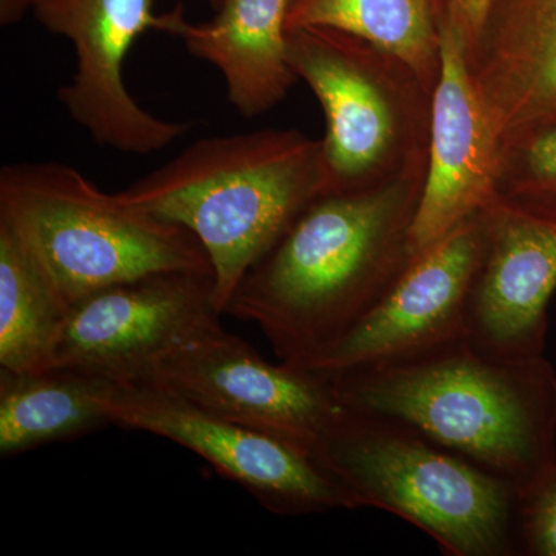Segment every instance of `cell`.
Here are the masks:
<instances>
[{
    "label": "cell",
    "instance_id": "22",
    "mask_svg": "<svg viewBox=\"0 0 556 556\" xmlns=\"http://www.w3.org/2000/svg\"><path fill=\"white\" fill-rule=\"evenodd\" d=\"M208 5L214 7V9H219L222 7V3L225 2V0H206Z\"/></svg>",
    "mask_w": 556,
    "mask_h": 556
},
{
    "label": "cell",
    "instance_id": "11",
    "mask_svg": "<svg viewBox=\"0 0 556 556\" xmlns=\"http://www.w3.org/2000/svg\"><path fill=\"white\" fill-rule=\"evenodd\" d=\"M485 243L482 208L417 252L390 291L308 371L331 378L387 367L466 339L468 300Z\"/></svg>",
    "mask_w": 556,
    "mask_h": 556
},
{
    "label": "cell",
    "instance_id": "8",
    "mask_svg": "<svg viewBox=\"0 0 556 556\" xmlns=\"http://www.w3.org/2000/svg\"><path fill=\"white\" fill-rule=\"evenodd\" d=\"M129 383L156 388L280 439L313 459L345 409L327 378L281 362L269 364L222 324L182 343Z\"/></svg>",
    "mask_w": 556,
    "mask_h": 556
},
{
    "label": "cell",
    "instance_id": "3",
    "mask_svg": "<svg viewBox=\"0 0 556 556\" xmlns=\"http://www.w3.org/2000/svg\"><path fill=\"white\" fill-rule=\"evenodd\" d=\"M328 192L321 139L292 129L200 139L119 199L189 229L206 249L225 314L248 270Z\"/></svg>",
    "mask_w": 556,
    "mask_h": 556
},
{
    "label": "cell",
    "instance_id": "18",
    "mask_svg": "<svg viewBox=\"0 0 556 556\" xmlns=\"http://www.w3.org/2000/svg\"><path fill=\"white\" fill-rule=\"evenodd\" d=\"M328 27L388 51L434 90L441 75L437 0H291L288 30Z\"/></svg>",
    "mask_w": 556,
    "mask_h": 556
},
{
    "label": "cell",
    "instance_id": "21",
    "mask_svg": "<svg viewBox=\"0 0 556 556\" xmlns=\"http://www.w3.org/2000/svg\"><path fill=\"white\" fill-rule=\"evenodd\" d=\"M492 0H437L439 22H447L463 35L467 50L473 46Z\"/></svg>",
    "mask_w": 556,
    "mask_h": 556
},
{
    "label": "cell",
    "instance_id": "16",
    "mask_svg": "<svg viewBox=\"0 0 556 556\" xmlns=\"http://www.w3.org/2000/svg\"><path fill=\"white\" fill-rule=\"evenodd\" d=\"M110 382L76 368L0 369V456L22 455L113 426L105 402Z\"/></svg>",
    "mask_w": 556,
    "mask_h": 556
},
{
    "label": "cell",
    "instance_id": "13",
    "mask_svg": "<svg viewBox=\"0 0 556 556\" xmlns=\"http://www.w3.org/2000/svg\"><path fill=\"white\" fill-rule=\"evenodd\" d=\"M484 212L485 251L468 300L466 340L486 356H544L556 291V218L497 197Z\"/></svg>",
    "mask_w": 556,
    "mask_h": 556
},
{
    "label": "cell",
    "instance_id": "2",
    "mask_svg": "<svg viewBox=\"0 0 556 556\" xmlns=\"http://www.w3.org/2000/svg\"><path fill=\"white\" fill-rule=\"evenodd\" d=\"M327 379L346 408L416 431L519 496L556 466V371L544 356H486L464 339Z\"/></svg>",
    "mask_w": 556,
    "mask_h": 556
},
{
    "label": "cell",
    "instance_id": "20",
    "mask_svg": "<svg viewBox=\"0 0 556 556\" xmlns=\"http://www.w3.org/2000/svg\"><path fill=\"white\" fill-rule=\"evenodd\" d=\"M521 555L556 556V466L519 496Z\"/></svg>",
    "mask_w": 556,
    "mask_h": 556
},
{
    "label": "cell",
    "instance_id": "1",
    "mask_svg": "<svg viewBox=\"0 0 556 556\" xmlns=\"http://www.w3.org/2000/svg\"><path fill=\"white\" fill-rule=\"evenodd\" d=\"M426 174L318 195L248 270L225 314L257 325L281 364L313 367L416 257Z\"/></svg>",
    "mask_w": 556,
    "mask_h": 556
},
{
    "label": "cell",
    "instance_id": "7",
    "mask_svg": "<svg viewBox=\"0 0 556 556\" xmlns=\"http://www.w3.org/2000/svg\"><path fill=\"white\" fill-rule=\"evenodd\" d=\"M28 11L75 47V75L58 98L97 144L126 155H152L188 134L189 123L142 109L123 72L139 36L152 30L178 36L186 21L181 3L156 13L155 0H0V24H16Z\"/></svg>",
    "mask_w": 556,
    "mask_h": 556
},
{
    "label": "cell",
    "instance_id": "9",
    "mask_svg": "<svg viewBox=\"0 0 556 556\" xmlns=\"http://www.w3.org/2000/svg\"><path fill=\"white\" fill-rule=\"evenodd\" d=\"M105 402L113 426L146 431L190 450L273 514L302 517L353 510L342 486L313 457L280 439L139 383L112 380Z\"/></svg>",
    "mask_w": 556,
    "mask_h": 556
},
{
    "label": "cell",
    "instance_id": "5",
    "mask_svg": "<svg viewBox=\"0 0 556 556\" xmlns=\"http://www.w3.org/2000/svg\"><path fill=\"white\" fill-rule=\"evenodd\" d=\"M0 217L28 241L68 305L152 274H214L189 229L124 203L68 164L3 166Z\"/></svg>",
    "mask_w": 556,
    "mask_h": 556
},
{
    "label": "cell",
    "instance_id": "6",
    "mask_svg": "<svg viewBox=\"0 0 556 556\" xmlns=\"http://www.w3.org/2000/svg\"><path fill=\"white\" fill-rule=\"evenodd\" d=\"M288 58L324 109L328 192L427 170L434 90L405 62L328 27L288 30Z\"/></svg>",
    "mask_w": 556,
    "mask_h": 556
},
{
    "label": "cell",
    "instance_id": "10",
    "mask_svg": "<svg viewBox=\"0 0 556 556\" xmlns=\"http://www.w3.org/2000/svg\"><path fill=\"white\" fill-rule=\"evenodd\" d=\"M222 316L214 274L170 270L113 285L70 305L51 368L131 382Z\"/></svg>",
    "mask_w": 556,
    "mask_h": 556
},
{
    "label": "cell",
    "instance_id": "19",
    "mask_svg": "<svg viewBox=\"0 0 556 556\" xmlns=\"http://www.w3.org/2000/svg\"><path fill=\"white\" fill-rule=\"evenodd\" d=\"M497 199L556 218V127L503 141Z\"/></svg>",
    "mask_w": 556,
    "mask_h": 556
},
{
    "label": "cell",
    "instance_id": "4",
    "mask_svg": "<svg viewBox=\"0 0 556 556\" xmlns=\"http://www.w3.org/2000/svg\"><path fill=\"white\" fill-rule=\"evenodd\" d=\"M314 460L353 510L404 519L442 554L521 555L518 490L401 424L345 407Z\"/></svg>",
    "mask_w": 556,
    "mask_h": 556
},
{
    "label": "cell",
    "instance_id": "12",
    "mask_svg": "<svg viewBox=\"0 0 556 556\" xmlns=\"http://www.w3.org/2000/svg\"><path fill=\"white\" fill-rule=\"evenodd\" d=\"M441 25V75L433 91L426 182L412 226L413 252L437 243L497 197L500 135L482 104L463 35Z\"/></svg>",
    "mask_w": 556,
    "mask_h": 556
},
{
    "label": "cell",
    "instance_id": "17",
    "mask_svg": "<svg viewBox=\"0 0 556 556\" xmlns=\"http://www.w3.org/2000/svg\"><path fill=\"white\" fill-rule=\"evenodd\" d=\"M68 308L38 254L0 217V369L51 368Z\"/></svg>",
    "mask_w": 556,
    "mask_h": 556
},
{
    "label": "cell",
    "instance_id": "14",
    "mask_svg": "<svg viewBox=\"0 0 556 556\" xmlns=\"http://www.w3.org/2000/svg\"><path fill=\"white\" fill-rule=\"evenodd\" d=\"M467 60L501 141L556 127V0H492Z\"/></svg>",
    "mask_w": 556,
    "mask_h": 556
},
{
    "label": "cell",
    "instance_id": "15",
    "mask_svg": "<svg viewBox=\"0 0 556 556\" xmlns=\"http://www.w3.org/2000/svg\"><path fill=\"white\" fill-rule=\"evenodd\" d=\"M289 3L225 0L215 20H186L178 33L192 56L222 73L228 100L243 118L269 112L298 83L288 58Z\"/></svg>",
    "mask_w": 556,
    "mask_h": 556
}]
</instances>
